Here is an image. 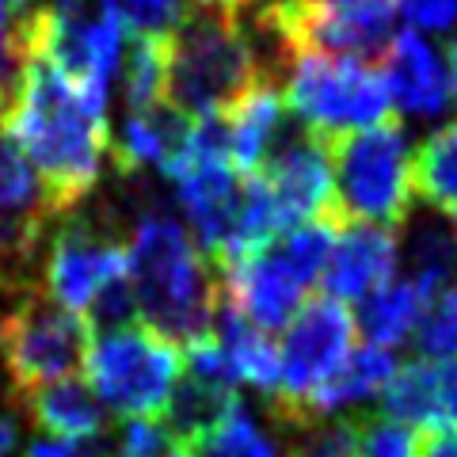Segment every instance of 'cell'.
<instances>
[{"label":"cell","mask_w":457,"mask_h":457,"mask_svg":"<svg viewBox=\"0 0 457 457\" xmlns=\"http://www.w3.org/2000/svg\"><path fill=\"white\" fill-rule=\"evenodd\" d=\"M442 62H446V77H450V96L457 99V38L450 42V50H446V57H442Z\"/></svg>","instance_id":"8d00e7d4"},{"label":"cell","mask_w":457,"mask_h":457,"mask_svg":"<svg viewBox=\"0 0 457 457\" xmlns=\"http://www.w3.org/2000/svg\"><path fill=\"white\" fill-rule=\"evenodd\" d=\"M92 343V324L62 309L35 290L0 317V362L12 385V396H27L42 385L80 378L84 354Z\"/></svg>","instance_id":"52a82bcc"},{"label":"cell","mask_w":457,"mask_h":457,"mask_svg":"<svg viewBox=\"0 0 457 457\" xmlns=\"http://www.w3.org/2000/svg\"><path fill=\"white\" fill-rule=\"evenodd\" d=\"M332 237H336V221H305L286 228L275 240V252L305 286H317L324 275L328 252H332Z\"/></svg>","instance_id":"d4e9b609"},{"label":"cell","mask_w":457,"mask_h":457,"mask_svg":"<svg viewBox=\"0 0 457 457\" xmlns=\"http://www.w3.org/2000/svg\"><path fill=\"white\" fill-rule=\"evenodd\" d=\"M381 80L389 104L408 119H438L450 107V77L442 54L420 31H400L381 46Z\"/></svg>","instance_id":"5bb4252c"},{"label":"cell","mask_w":457,"mask_h":457,"mask_svg":"<svg viewBox=\"0 0 457 457\" xmlns=\"http://www.w3.org/2000/svg\"><path fill=\"white\" fill-rule=\"evenodd\" d=\"M0 130L31 164L54 213H73L92 195L111 153L107 99L77 88L42 57H27Z\"/></svg>","instance_id":"6da1fadb"},{"label":"cell","mask_w":457,"mask_h":457,"mask_svg":"<svg viewBox=\"0 0 457 457\" xmlns=\"http://www.w3.org/2000/svg\"><path fill=\"white\" fill-rule=\"evenodd\" d=\"M260 77H275L233 12L195 8L168 38L164 99L183 119H221Z\"/></svg>","instance_id":"3957f363"},{"label":"cell","mask_w":457,"mask_h":457,"mask_svg":"<svg viewBox=\"0 0 457 457\" xmlns=\"http://www.w3.org/2000/svg\"><path fill=\"white\" fill-rule=\"evenodd\" d=\"M354 317L336 297H312L286 324V339L278 347V385L267 396L270 416L282 427H305V408L354 351Z\"/></svg>","instance_id":"ba28073f"},{"label":"cell","mask_w":457,"mask_h":457,"mask_svg":"<svg viewBox=\"0 0 457 457\" xmlns=\"http://www.w3.org/2000/svg\"><path fill=\"white\" fill-rule=\"evenodd\" d=\"M228 161L240 176H255L275 145L286 137V99L275 77H260L252 88L221 114Z\"/></svg>","instance_id":"9a60e30c"},{"label":"cell","mask_w":457,"mask_h":457,"mask_svg":"<svg viewBox=\"0 0 457 457\" xmlns=\"http://www.w3.org/2000/svg\"><path fill=\"white\" fill-rule=\"evenodd\" d=\"M270 4H286V0H237V16H255L260 8H270Z\"/></svg>","instance_id":"74e56055"},{"label":"cell","mask_w":457,"mask_h":457,"mask_svg":"<svg viewBox=\"0 0 457 457\" xmlns=\"http://www.w3.org/2000/svg\"><path fill=\"white\" fill-rule=\"evenodd\" d=\"M336 183V225H404L411 213V153L408 134L396 119L328 141Z\"/></svg>","instance_id":"8992f818"},{"label":"cell","mask_w":457,"mask_h":457,"mask_svg":"<svg viewBox=\"0 0 457 457\" xmlns=\"http://www.w3.org/2000/svg\"><path fill=\"white\" fill-rule=\"evenodd\" d=\"M38 12V8H35ZM35 20V16H31ZM27 57H31V23H27L23 35H12V38H0V111L8 107L12 92H16V80L23 73Z\"/></svg>","instance_id":"1f68e13d"},{"label":"cell","mask_w":457,"mask_h":457,"mask_svg":"<svg viewBox=\"0 0 457 457\" xmlns=\"http://www.w3.org/2000/svg\"><path fill=\"white\" fill-rule=\"evenodd\" d=\"M416 457H457V427L416 435Z\"/></svg>","instance_id":"e575fe53"},{"label":"cell","mask_w":457,"mask_h":457,"mask_svg":"<svg viewBox=\"0 0 457 457\" xmlns=\"http://www.w3.org/2000/svg\"><path fill=\"white\" fill-rule=\"evenodd\" d=\"M267 187L278 233L305 221H336V183L328 141L305 134L282 137L267 164L255 171Z\"/></svg>","instance_id":"30bf717a"},{"label":"cell","mask_w":457,"mask_h":457,"mask_svg":"<svg viewBox=\"0 0 457 457\" xmlns=\"http://www.w3.org/2000/svg\"><path fill=\"white\" fill-rule=\"evenodd\" d=\"M195 8H218V12H233L237 16V0H191Z\"/></svg>","instance_id":"f35d334b"},{"label":"cell","mask_w":457,"mask_h":457,"mask_svg":"<svg viewBox=\"0 0 457 457\" xmlns=\"http://www.w3.org/2000/svg\"><path fill=\"white\" fill-rule=\"evenodd\" d=\"M191 119L171 107V104H156L145 111H130L122 122V134L114 141V168L122 176H137V171H161L176 149L183 145V134H187Z\"/></svg>","instance_id":"e0dca14e"},{"label":"cell","mask_w":457,"mask_h":457,"mask_svg":"<svg viewBox=\"0 0 457 457\" xmlns=\"http://www.w3.org/2000/svg\"><path fill=\"white\" fill-rule=\"evenodd\" d=\"M400 267V237L385 225L366 221H343L336 225L332 252L324 263V290L336 302H362L370 290H378L389 278H396Z\"/></svg>","instance_id":"4fadbf2b"},{"label":"cell","mask_w":457,"mask_h":457,"mask_svg":"<svg viewBox=\"0 0 457 457\" xmlns=\"http://www.w3.org/2000/svg\"><path fill=\"white\" fill-rule=\"evenodd\" d=\"M126 282L137 320L176 347L203 339L221 305V282L195 237L168 213H145L126 240Z\"/></svg>","instance_id":"7a4b0ae2"},{"label":"cell","mask_w":457,"mask_h":457,"mask_svg":"<svg viewBox=\"0 0 457 457\" xmlns=\"http://www.w3.org/2000/svg\"><path fill=\"white\" fill-rule=\"evenodd\" d=\"M396 16H404L420 35H446L457 27V0H396Z\"/></svg>","instance_id":"4dcf8cb0"},{"label":"cell","mask_w":457,"mask_h":457,"mask_svg":"<svg viewBox=\"0 0 457 457\" xmlns=\"http://www.w3.org/2000/svg\"><path fill=\"white\" fill-rule=\"evenodd\" d=\"M218 282H221V302L267 336L282 332L294 320V312L305 305L309 294V286L286 267L275 245L225 263Z\"/></svg>","instance_id":"8fae6325"},{"label":"cell","mask_w":457,"mask_h":457,"mask_svg":"<svg viewBox=\"0 0 457 457\" xmlns=\"http://www.w3.org/2000/svg\"><path fill=\"white\" fill-rule=\"evenodd\" d=\"M191 457H278L267 435L252 423L245 408H233L221 423H213L210 431L187 446Z\"/></svg>","instance_id":"cb8c5ba5"},{"label":"cell","mask_w":457,"mask_h":457,"mask_svg":"<svg viewBox=\"0 0 457 457\" xmlns=\"http://www.w3.org/2000/svg\"><path fill=\"white\" fill-rule=\"evenodd\" d=\"M16 453V423L0 416V457H12Z\"/></svg>","instance_id":"d590c367"},{"label":"cell","mask_w":457,"mask_h":457,"mask_svg":"<svg viewBox=\"0 0 457 457\" xmlns=\"http://www.w3.org/2000/svg\"><path fill=\"white\" fill-rule=\"evenodd\" d=\"M20 404L27 408V416L38 431L62 442H92L107 431V408L99 404L88 381L80 378L42 385V389L20 396Z\"/></svg>","instance_id":"2e32d148"},{"label":"cell","mask_w":457,"mask_h":457,"mask_svg":"<svg viewBox=\"0 0 457 457\" xmlns=\"http://www.w3.org/2000/svg\"><path fill=\"white\" fill-rule=\"evenodd\" d=\"M111 16L122 23V31L134 35H176L187 20V0H104Z\"/></svg>","instance_id":"484cf974"},{"label":"cell","mask_w":457,"mask_h":457,"mask_svg":"<svg viewBox=\"0 0 457 457\" xmlns=\"http://www.w3.org/2000/svg\"><path fill=\"white\" fill-rule=\"evenodd\" d=\"M381 416L420 435L457 427V362L431 354L396 362L381 389Z\"/></svg>","instance_id":"7c38bea8"},{"label":"cell","mask_w":457,"mask_h":457,"mask_svg":"<svg viewBox=\"0 0 457 457\" xmlns=\"http://www.w3.org/2000/svg\"><path fill=\"white\" fill-rule=\"evenodd\" d=\"M46 297L62 309L88 317L107 290L126 282V240L114 228L111 213L73 218L57 228L42 260Z\"/></svg>","instance_id":"9c48e42d"},{"label":"cell","mask_w":457,"mask_h":457,"mask_svg":"<svg viewBox=\"0 0 457 457\" xmlns=\"http://www.w3.org/2000/svg\"><path fill=\"white\" fill-rule=\"evenodd\" d=\"M408 278L431 297L442 294L457 278V245L450 237V228L442 225H420L408 240Z\"/></svg>","instance_id":"603a6c76"},{"label":"cell","mask_w":457,"mask_h":457,"mask_svg":"<svg viewBox=\"0 0 457 457\" xmlns=\"http://www.w3.org/2000/svg\"><path fill=\"white\" fill-rule=\"evenodd\" d=\"M210 336L221 347L225 366H228V374H233L237 385H252V389L263 393V396L275 393V385H278V347L267 332H260L255 324H248L240 312H233L221 302L218 312H213Z\"/></svg>","instance_id":"d6986e66"},{"label":"cell","mask_w":457,"mask_h":457,"mask_svg":"<svg viewBox=\"0 0 457 457\" xmlns=\"http://www.w3.org/2000/svg\"><path fill=\"white\" fill-rule=\"evenodd\" d=\"M38 8V0H0V38L23 35Z\"/></svg>","instance_id":"d6a6232c"},{"label":"cell","mask_w":457,"mask_h":457,"mask_svg":"<svg viewBox=\"0 0 457 457\" xmlns=\"http://www.w3.org/2000/svg\"><path fill=\"white\" fill-rule=\"evenodd\" d=\"M450 213H453V221H450V237H453V245H457V206H453Z\"/></svg>","instance_id":"ab89813d"},{"label":"cell","mask_w":457,"mask_h":457,"mask_svg":"<svg viewBox=\"0 0 457 457\" xmlns=\"http://www.w3.org/2000/svg\"><path fill=\"white\" fill-rule=\"evenodd\" d=\"M354 457H416V431L393 420H359V442Z\"/></svg>","instance_id":"f1b7e54d"},{"label":"cell","mask_w":457,"mask_h":457,"mask_svg":"<svg viewBox=\"0 0 457 457\" xmlns=\"http://www.w3.org/2000/svg\"><path fill=\"white\" fill-rule=\"evenodd\" d=\"M431 305L435 302L408 275L404 278H389L385 286H378V290H370L362 297L359 312H351L354 332H362L366 343H374V347L393 351L404 339L416 336V328H420V320L427 317V309Z\"/></svg>","instance_id":"ac0fdd59"},{"label":"cell","mask_w":457,"mask_h":457,"mask_svg":"<svg viewBox=\"0 0 457 457\" xmlns=\"http://www.w3.org/2000/svg\"><path fill=\"white\" fill-rule=\"evenodd\" d=\"M114 457H191V453L168 435L161 420H134L122 431Z\"/></svg>","instance_id":"f546056e"},{"label":"cell","mask_w":457,"mask_h":457,"mask_svg":"<svg viewBox=\"0 0 457 457\" xmlns=\"http://www.w3.org/2000/svg\"><path fill=\"white\" fill-rule=\"evenodd\" d=\"M27 457H104V450L92 442H62V438H38L31 442Z\"/></svg>","instance_id":"836d02e7"},{"label":"cell","mask_w":457,"mask_h":457,"mask_svg":"<svg viewBox=\"0 0 457 457\" xmlns=\"http://www.w3.org/2000/svg\"><path fill=\"white\" fill-rule=\"evenodd\" d=\"M171 38V35H168ZM168 38L164 35H134L130 54L122 69V92H126V107L130 111H145L164 99V84H168Z\"/></svg>","instance_id":"7402d4cb"},{"label":"cell","mask_w":457,"mask_h":457,"mask_svg":"<svg viewBox=\"0 0 457 457\" xmlns=\"http://www.w3.org/2000/svg\"><path fill=\"white\" fill-rule=\"evenodd\" d=\"M420 351L431 359H453L457 362V278L435 297L427 317L416 328Z\"/></svg>","instance_id":"4316f807"},{"label":"cell","mask_w":457,"mask_h":457,"mask_svg":"<svg viewBox=\"0 0 457 457\" xmlns=\"http://www.w3.org/2000/svg\"><path fill=\"white\" fill-rule=\"evenodd\" d=\"M359 442V420H312L297 427L294 457H354Z\"/></svg>","instance_id":"83f0119b"},{"label":"cell","mask_w":457,"mask_h":457,"mask_svg":"<svg viewBox=\"0 0 457 457\" xmlns=\"http://www.w3.org/2000/svg\"><path fill=\"white\" fill-rule=\"evenodd\" d=\"M393 370H396L393 351L374 347V343L354 347L351 359L336 370V378H328L320 389L312 393L309 408H305V423L328 420V416H336V411L351 408V404H362V400L381 396V389L393 378Z\"/></svg>","instance_id":"ffe728a7"},{"label":"cell","mask_w":457,"mask_h":457,"mask_svg":"<svg viewBox=\"0 0 457 457\" xmlns=\"http://www.w3.org/2000/svg\"><path fill=\"white\" fill-rule=\"evenodd\" d=\"M282 69L286 84L278 88L286 107L320 141H336L343 134L378 126L393 111L381 69L374 62H362V57L297 50L286 57Z\"/></svg>","instance_id":"277c9868"},{"label":"cell","mask_w":457,"mask_h":457,"mask_svg":"<svg viewBox=\"0 0 457 457\" xmlns=\"http://www.w3.org/2000/svg\"><path fill=\"white\" fill-rule=\"evenodd\" d=\"M80 374L114 416H126L130 423L164 420L171 389L183 374V351L145 324H119L92 332Z\"/></svg>","instance_id":"5b68a950"},{"label":"cell","mask_w":457,"mask_h":457,"mask_svg":"<svg viewBox=\"0 0 457 457\" xmlns=\"http://www.w3.org/2000/svg\"><path fill=\"white\" fill-rule=\"evenodd\" d=\"M411 195L431 210L457 206V119L438 126L411 153Z\"/></svg>","instance_id":"44dd1931"}]
</instances>
